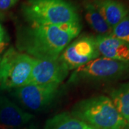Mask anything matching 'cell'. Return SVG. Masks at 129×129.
I'll return each instance as SVG.
<instances>
[{"label":"cell","instance_id":"8fae6325","mask_svg":"<svg viewBox=\"0 0 129 129\" xmlns=\"http://www.w3.org/2000/svg\"><path fill=\"white\" fill-rule=\"evenodd\" d=\"M95 6L111 28L114 27L129 13L125 5L117 0H101L96 2Z\"/></svg>","mask_w":129,"mask_h":129},{"label":"cell","instance_id":"2e32d148","mask_svg":"<svg viewBox=\"0 0 129 129\" xmlns=\"http://www.w3.org/2000/svg\"><path fill=\"white\" fill-rule=\"evenodd\" d=\"M7 44H8V41H7V34L2 24L0 23V54L5 50Z\"/></svg>","mask_w":129,"mask_h":129},{"label":"cell","instance_id":"9c48e42d","mask_svg":"<svg viewBox=\"0 0 129 129\" xmlns=\"http://www.w3.org/2000/svg\"><path fill=\"white\" fill-rule=\"evenodd\" d=\"M34 115L23 111L7 97L0 94V129H18L28 124Z\"/></svg>","mask_w":129,"mask_h":129},{"label":"cell","instance_id":"9a60e30c","mask_svg":"<svg viewBox=\"0 0 129 129\" xmlns=\"http://www.w3.org/2000/svg\"><path fill=\"white\" fill-rule=\"evenodd\" d=\"M112 35L129 44V13L119 23L112 28Z\"/></svg>","mask_w":129,"mask_h":129},{"label":"cell","instance_id":"277c9868","mask_svg":"<svg viewBox=\"0 0 129 129\" xmlns=\"http://www.w3.org/2000/svg\"><path fill=\"white\" fill-rule=\"evenodd\" d=\"M35 60L13 47L9 48L0 60V90H12L25 85Z\"/></svg>","mask_w":129,"mask_h":129},{"label":"cell","instance_id":"5b68a950","mask_svg":"<svg viewBox=\"0 0 129 129\" xmlns=\"http://www.w3.org/2000/svg\"><path fill=\"white\" fill-rule=\"evenodd\" d=\"M129 73V63L98 57L75 69L68 80V84L95 83L119 78Z\"/></svg>","mask_w":129,"mask_h":129},{"label":"cell","instance_id":"6da1fadb","mask_svg":"<svg viewBox=\"0 0 129 129\" xmlns=\"http://www.w3.org/2000/svg\"><path fill=\"white\" fill-rule=\"evenodd\" d=\"M81 31L80 22L62 25L31 24L17 42V47L37 60H56Z\"/></svg>","mask_w":129,"mask_h":129},{"label":"cell","instance_id":"ba28073f","mask_svg":"<svg viewBox=\"0 0 129 129\" xmlns=\"http://www.w3.org/2000/svg\"><path fill=\"white\" fill-rule=\"evenodd\" d=\"M68 73L69 70L59 58L56 60L36 59L26 85H60Z\"/></svg>","mask_w":129,"mask_h":129},{"label":"cell","instance_id":"e0dca14e","mask_svg":"<svg viewBox=\"0 0 129 129\" xmlns=\"http://www.w3.org/2000/svg\"><path fill=\"white\" fill-rule=\"evenodd\" d=\"M17 0H0V10L5 11L13 7Z\"/></svg>","mask_w":129,"mask_h":129},{"label":"cell","instance_id":"52a82bcc","mask_svg":"<svg viewBox=\"0 0 129 129\" xmlns=\"http://www.w3.org/2000/svg\"><path fill=\"white\" fill-rule=\"evenodd\" d=\"M99 55L95 37L83 36L69 44L58 58L70 71L87 64Z\"/></svg>","mask_w":129,"mask_h":129},{"label":"cell","instance_id":"5bb4252c","mask_svg":"<svg viewBox=\"0 0 129 129\" xmlns=\"http://www.w3.org/2000/svg\"><path fill=\"white\" fill-rule=\"evenodd\" d=\"M110 95L116 109L129 124V83L121 84L113 89Z\"/></svg>","mask_w":129,"mask_h":129},{"label":"cell","instance_id":"7a4b0ae2","mask_svg":"<svg viewBox=\"0 0 129 129\" xmlns=\"http://www.w3.org/2000/svg\"><path fill=\"white\" fill-rule=\"evenodd\" d=\"M71 114L94 129H123L127 125L111 98L105 95L80 101L75 105Z\"/></svg>","mask_w":129,"mask_h":129},{"label":"cell","instance_id":"ac0fdd59","mask_svg":"<svg viewBox=\"0 0 129 129\" xmlns=\"http://www.w3.org/2000/svg\"><path fill=\"white\" fill-rule=\"evenodd\" d=\"M18 129H37V127L35 124L29 125L27 126H24L22 128H20Z\"/></svg>","mask_w":129,"mask_h":129},{"label":"cell","instance_id":"8992f818","mask_svg":"<svg viewBox=\"0 0 129 129\" xmlns=\"http://www.w3.org/2000/svg\"><path fill=\"white\" fill-rule=\"evenodd\" d=\"M59 88L60 84L26 85L14 89L12 95L27 109L40 112L55 99Z\"/></svg>","mask_w":129,"mask_h":129},{"label":"cell","instance_id":"7c38bea8","mask_svg":"<svg viewBox=\"0 0 129 129\" xmlns=\"http://www.w3.org/2000/svg\"><path fill=\"white\" fill-rule=\"evenodd\" d=\"M45 129H94L72 114L62 113L47 120Z\"/></svg>","mask_w":129,"mask_h":129},{"label":"cell","instance_id":"30bf717a","mask_svg":"<svg viewBox=\"0 0 129 129\" xmlns=\"http://www.w3.org/2000/svg\"><path fill=\"white\" fill-rule=\"evenodd\" d=\"M95 39L100 55L108 59L129 63V44L113 35H98Z\"/></svg>","mask_w":129,"mask_h":129},{"label":"cell","instance_id":"3957f363","mask_svg":"<svg viewBox=\"0 0 129 129\" xmlns=\"http://www.w3.org/2000/svg\"><path fill=\"white\" fill-rule=\"evenodd\" d=\"M22 11L31 24L62 25L80 22L76 9L65 0H27Z\"/></svg>","mask_w":129,"mask_h":129},{"label":"cell","instance_id":"4fadbf2b","mask_svg":"<svg viewBox=\"0 0 129 129\" xmlns=\"http://www.w3.org/2000/svg\"><path fill=\"white\" fill-rule=\"evenodd\" d=\"M85 17L90 27L99 35H112V28L102 17L95 4L88 3L85 5Z\"/></svg>","mask_w":129,"mask_h":129}]
</instances>
